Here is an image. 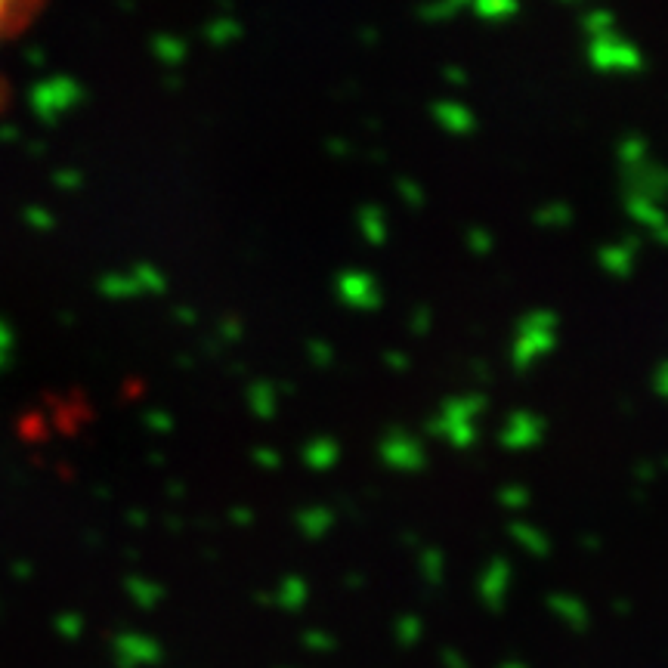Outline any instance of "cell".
<instances>
[{
  "label": "cell",
  "mask_w": 668,
  "mask_h": 668,
  "mask_svg": "<svg viewBox=\"0 0 668 668\" xmlns=\"http://www.w3.org/2000/svg\"><path fill=\"white\" fill-rule=\"evenodd\" d=\"M16 13H19V10H16L13 4H0V41H4L6 31H10V28L16 26V22H13V16H16Z\"/></svg>",
  "instance_id": "obj_1"
}]
</instances>
